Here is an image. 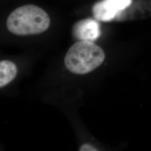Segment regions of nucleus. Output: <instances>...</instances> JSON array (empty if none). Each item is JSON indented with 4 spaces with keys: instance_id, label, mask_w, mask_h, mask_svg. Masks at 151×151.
Instances as JSON below:
<instances>
[{
    "instance_id": "39448f33",
    "label": "nucleus",
    "mask_w": 151,
    "mask_h": 151,
    "mask_svg": "<svg viewBox=\"0 0 151 151\" xmlns=\"http://www.w3.org/2000/svg\"><path fill=\"white\" fill-rule=\"evenodd\" d=\"M16 65L10 60H1L0 62V87H3L12 81L17 75Z\"/></svg>"
},
{
    "instance_id": "20e7f679",
    "label": "nucleus",
    "mask_w": 151,
    "mask_h": 151,
    "mask_svg": "<svg viewBox=\"0 0 151 151\" xmlns=\"http://www.w3.org/2000/svg\"><path fill=\"white\" fill-rule=\"evenodd\" d=\"M75 38L79 40L93 42L101 35L100 24L97 20L86 19L77 22L73 27Z\"/></svg>"
},
{
    "instance_id": "423d86ee",
    "label": "nucleus",
    "mask_w": 151,
    "mask_h": 151,
    "mask_svg": "<svg viewBox=\"0 0 151 151\" xmlns=\"http://www.w3.org/2000/svg\"><path fill=\"white\" fill-rule=\"evenodd\" d=\"M80 151H97L95 148L91 146L90 145L88 144H85L81 146L80 149Z\"/></svg>"
},
{
    "instance_id": "f257e3e1",
    "label": "nucleus",
    "mask_w": 151,
    "mask_h": 151,
    "mask_svg": "<svg viewBox=\"0 0 151 151\" xmlns=\"http://www.w3.org/2000/svg\"><path fill=\"white\" fill-rule=\"evenodd\" d=\"M50 20L48 14L34 5H26L16 9L6 21L7 29L17 35L39 34L48 29Z\"/></svg>"
},
{
    "instance_id": "f03ea898",
    "label": "nucleus",
    "mask_w": 151,
    "mask_h": 151,
    "mask_svg": "<svg viewBox=\"0 0 151 151\" xmlns=\"http://www.w3.org/2000/svg\"><path fill=\"white\" fill-rule=\"evenodd\" d=\"M105 58L102 48L93 42L80 40L73 44L65 58V65L71 72L86 74L101 65Z\"/></svg>"
},
{
    "instance_id": "7ed1b4c3",
    "label": "nucleus",
    "mask_w": 151,
    "mask_h": 151,
    "mask_svg": "<svg viewBox=\"0 0 151 151\" xmlns=\"http://www.w3.org/2000/svg\"><path fill=\"white\" fill-rule=\"evenodd\" d=\"M132 3V0H101L93 6L92 14L97 21L110 22L129 7Z\"/></svg>"
}]
</instances>
